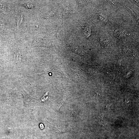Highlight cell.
<instances>
[{"label": "cell", "instance_id": "cell-1", "mask_svg": "<svg viewBox=\"0 0 139 139\" xmlns=\"http://www.w3.org/2000/svg\"><path fill=\"white\" fill-rule=\"evenodd\" d=\"M16 18L18 27H19L21 25L22 23L24 21V17L22 13L20 12L18 13L16 16Z\"/></svg>", "mask_w": 139, "mask_h": 139}, {"label": "cell", "instance_id": "cell-2", "mask_svg": "<svg viewBox=\"0 0 139 139\" xmlns=\"http://www.w3.org/2000/svg\"><path fill=\"white\" fill-rule=\"evenodd\" d=\"M26 8L28 9H31L30 7L32 9V7H33L32 4H27L25 5Z\"/></svg>", "mask_w": 139, "mask_h": 139}, {"label": "cell", "instance_id": "cell-3", "mask_svg": "<svg viewBox=\"0 0 139 139\" xmlns=\"http://www.w3.org/2000/svg\"><path fill=\"white\" fill-rule=\"evenodd\" d=\"M48 95V92H46V93L44 95V96L43 98L41 100L42 101L44 102L45 100H46V99L45 98Z\"/></svg>", "mask_w": 139, "mask_h": 139}, {"label": "cell", "instance_id": "cell-4", "mask_svg": "<svg viewBox=\"0 0 139 139\" xmlns=\"http://www.w3.org/2000/svg\"><path fill=\"white\" fill-rule=\"evenodd\" d=\"M40 128L42 129L43 128L44 126L43 124H41L40 125Z\"/></svg>", "mask_w": 139, "mask_h": 139}]
</instances>
